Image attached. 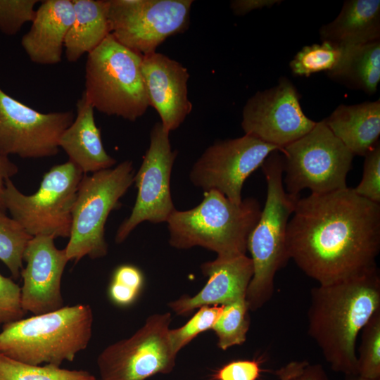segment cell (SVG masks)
Instances as JSON below:
<instances>
[{"mask_svg":"<svg viewBox=\"0 0 380 380\" xmlns=\"http://www.w3.org/2000/svg\"><path fill=\"white\" fill-rule=\"evenodd\" d=\"M380 310V273L377 267L310 291L308 334L330 368L357 374L356 341L372 315Z\"/></svg>","mask_w":380,"mask_h":380,"instance_id":"7a4b0ae2","label":"cell"},{"mask_svg":"<svg viewBox=\"0 0 380 380\" xmlns=\"http://www.w3.org/2000/svg\"><path fill=\"white\" fill-rule=\"evenodd\" d=\"M279 152L271 153L261 165L267 185V198L247 242L253 274L245 298L252 311L260 309L271 299L275 275L289 260L286 229L300 197L285 190L283 156Z\"/></svg>","mask_w":380,"mask_h":380,"instance_id":"277c9868","label":"cell"},{"mask_svg":"<svg viewBox=\"0 0 380 380\" xmlns=\"http://www.w3.org/2000/svg\"><path fill=\"white\" fill-rule=\"evenodd\" d=\"M0 380H96L85 370H70L51 365H33L0 353Z\"/></svg>","mask_w":380,"mask_h":380,"instance_id":"d4e9b609","label":"cell"},{"mask_svg":"<svg viewBox=\"0 0 380 380\" xmlns=\"http://www.w3.org/2000/svg\"><path fill=\"white\" fill-rule=\"evenodd\" d=\"M248 311L245 297L223 305L222 312L212 329L220 349L225 350L246 341L250 326Z\"/></svg>","mask_w":380,"mask_h":380,"instance_id":"4316f807","label":"cell"},{"mask_svg":"<svg viewBox=\"0 0 380 380\" xmlns=\"http://www.w3.org/2000/svg\"><path fill=\"white\" fill-rule=\"evenodd\" d=\"M345 376H346L345 380H372V379L362 378L357 374V375H346ZM375 380H380V379H375Z\"/></svg>","mask_w":380,"mask_h":380,"instance_id":"ab89813d","label":"cell"},{"mask_svg":"<svg viewBox=\"0 0 380 380\" xmlns=\"http://www.w3.org/2000/svg\"><path fill=\"white\" fill-rule=\"evenodd\" d=\"M134 170L131 160L84 175L72 212L69 241L64 248L69 260L77 262L87 255L101 258L108 253L105 224L110 212L134 183Z\"/></svg>","mask_w":380,"mask_h":380,"instance_id":"52a82bcc","label":"cell"},{"mask_svg":"<svg viewBox=\"0 0 380 380\" xmlns=\"http://www.w3.org/2000/svg\"><path fill=\"white\" fill-rule=\"evenodd\" d=\"M74 20L66 34L64 48L69 62L89 54L110 34L106 0H72Z\"/></svg>","mask_w":380,"mask_h":380,"instance_id":"603a6c76","label":"cell"},{"mask_svg":"<svg viewBox=\"0 0 380 380\" xmlns=\"http://www.w3.org/2000/svg\"><path fill=\"white\" fill-rule=\"evenodd\" d=\"M261 210L255 198L236 203L217 191H205L196 207L172 213L167 222L169 243L177 249L201 246L221 258L244 255Z\"/></svg>","mask_w":380,"mask_h":380,"instance_id":"3957f363","label":"cell"},{"mask_svg":"<svg viewBox=\"0 0 380 380\" xmlns=\"http://www.w3.org/2000/svg\"><path fill=\"white\" fill-rule=\"evenodd\" d=\"M320 39L341 46H350L380 39V1L348 0L331 23L319 30Z\"/></svg>","mask_w":380,"mask_h":380,"instance_id":"7402d4cb","label":"cell"},{"mask_svg":"<svg viewBox=\"0 0 380 380\" xmlns=\"http://www.w3.org/2000/svg\"><path fill=\"white\" fill-rule=\"evenodd\" d=\"M5 212L0 210V260L17 279L23 268L24 252L33 236Z\"/></svg>","mask_w":380,"mask_h":380,"instance_id":"83f0119b","label":"cell"},{"mask_svg":"<svg viewBox=\"0 0 380 380\" xmlns=\"http://www.w3.org/2000/svg\"><path fill=\"white\" fill-rule=\"evenodd\" d=\"M290 380H330L323 366L320 364H308Z\"/></svg>","mask_w":380,"mask_h":380,"instance_id":"74e56055","label":"cell"},{"mask_svg":"<svg viewBox=\"0 0 380 380\" xmlns=\"http://www.w3.org/2000/svg\"><path fill=\"white\" fill-rule=\"evenodd\" d=\"M141 72L149 101L158 113L163 128L177 129L192 110L188 97V70L165 54L142 56Z\"/></svg>","mask_w":380,"mask_h":380,"instance_id":"e0dca14e","label":"cell"},{"mask_svg":"<svg viewBox=\"0 0 380 380\" xmlns=\"http://www.w3.org/2000/svg\"><path fill=\"white\" fill-rule=\"evenodd\" d=\"M18 171V166L8 156L0 153V210L6 211L4 203L5 183Z\"/></svg>","mask_w":380,"mask_h":380,"instance_id":"8d00e7d4","label":"cell"},{"mask_svg":"<svg viewBox=\"0 0 380 380\" xmlns=\"http://www.w3.org/2000/svg\"><path fill=\"white\" fill-rule=\"evenodd\" d=\"M37 0H0V30L6 35L17 34L34 18Z\"/></svg>","mask_w":380,"mask_h":380,"instance_id":"1f68e13d","label":"cell"},{"mask_svg":"<svg viewBox=\"0 0 380 380\" xmlns=\"http://www.w3.org/2000/svg\"><path fill=\"white\" fill-rule=\"evenodd\" d=\"M94 109L84 94L76 104V117L60 137L59 148L84 175L113 167L116 160L106 151L96 126Z\"/></svg>","mask_w":380,"mask_h":380,"instance_id":"ffe728a7","label":"cell"},{"mask_svg":"<svg viewBox=\"0 0 380 380\" xmlns=\"http://www.w3.org/2000/svg\"><path fill=\"white\" fill-rule=\"evenodd\" d=\"M281 0H234L230 3V8L236 15H243L252 11L281 3Z\"/></svg>","mask_w":380,"mask_h":380,"instance_id":"d590c367","label":"cell"},{"mask_svg":"<svg viewBox=\"0 0 380 380\" xmlns=\"http://www.w3.org/2000/svg\"><path fill=\"white\" fill-rule=\"evenodd\" d=\"M279 147L252 136L217 141L208 147L189 173L191 182L205 191L215 190L240 203L245 180Z\"/></svg>","mask_w":380,"mask_h":380,"instance_id":"7c38bea8","label":"cell"},{"mask_svg":"<svg viewBox=\"0 0 380 380\" xmlns=\"http://www.w3.org/2000/svg\"><path fill=\"white\" fill-rule=\"evenodd\" d=\"M208 281L195 296H183L168 304L177 315H187L202 306L224 305L246 293L253 274V262L246 255L232 258H216L201 265Z\"/></svg>","mask_w":380,"mask_h":380,"instance_id":"ac0fdd59","label":"cell"},{"mask_svg":"<svg viewBox=\"0 0 380 380\" xmlns=\"http://www.w3.org/2000/svg\"><path fill=\"white\" fill-rule=\"evenodd\" d=\"M315 124L303 113L299 93L285 77L277 85L256 92L242 111L241 127L245 134L282 150L307 134Z\"/></svg>","mask_w":380,"mask_h":380,"instance_id":"9a60e30c","label":"cell"},{"mask_svg":"<svg viewBox=\"0 0 380 380\" xmlns=\"http://www.w3.org/2000/svg\"><path fill=\"white\" fill-rule=\"evenodd\" d=\"M23 261L26 262L20 273L23 310L39 315L63 308L61 283L69 261L65 249H58L51 236H36L29 241Z\"/></svg>","mask_w":380,"mask_h":380,"instance_id":"2e32d148","label":"cell"},{"mask_svg":"<svg viewBox=\"0 0 380 380\" xmlns=\"http://www.w3.org/2000/svg\"><path fill=\"white\" fill-rule=\"evenodd\" d=\"M346 49L327 42L305 46L295 55L289 66L297 76L308 77L323 71L328 74L338 68Z\"/></svg>","mask_w":380,"mask_h":380,"instance_id":"484cf974","label":"cell"},{"mask_svg":"<svg viewBox=\"0 0 380 380\" xmlns=\"http://www.w3.org/2000/svg\"><path fill=\"white\" fill-rule=\"evenodd\" d=\"M171 313H155L132 336L104 348L97 358L101 380H145L168 374L177 353L170 338Z\"/></svg>","mask_w":380,"mask_h":380,"instance_id":"8fae6325","label":"cell"},{"mask_svg":"<svg viewBox=\"0 0 380 380\" xmlns=\"http://www.w3.org/2000/svg\"><path fill=\"white\" fill-rule=\"evenodd\" d=\"M281 155L288 194L299 196L302 190L309 189L311 194H322L347 187L354 155L324 120L285 146Z\"/></svg>","mask_w":380,"mask_h":380,"instance_id":"9c48e42d","label":"cell"},{"mask_svg":"<svg viewBox=\"0 0 380 380\" xmlns=\"http://www.w3.org/2000/svg\"><path fill=\"white\" fill-rule=\"evenodd\" d=\"M84 174L72 162L53 166L37 191L25 195L11 179L5 183L4 203L12 217L31 236L70 237L72 212Z\"/></svg>","mask_w":380,"mask_h":380,"instance_id":"ba28073f","label":"cell"},{"mask_svg":"<svg viewBox=\"0 0 380 380\" xmlns=\"http://www.w3.org/2000/svg\"><path fill=\"white\" fill-rule=\"evenodd\" d=\"M169 134L160 122L150 133V144L134 182L137 196L130 215L118 227L115 241L122 243L144 221L167 222L176 210L170 192V177L177 151L171 147Z\"/></svg>","mask_w":380,"mask_h":380,"instance_id":"4fadbf2b","label":"cell"},{"mask_svg":"<svg viewBox=\"0 0 380 380\" xmlns=\"http://www.w3.org/2000/svg\"><path fill=\"white\" fill-rule=\"evenodd\" d=\"M362 178L353 189L358 196L380 204V144L379 141L365 156Z\"/></svg>","mask_w":380,"mask_h":380,"instance_id":"d6a6232c","label":"cell"},{"mask_svg":"<svg viewBox=\"0 0 380 380\" xmlns=\"http://www.w3.org/2000/svg\"><path fill=\"white\" fill-rule=\"evenodd\" d=\"M74 16L72 0L41 1L29 31L21 39L32 62L50 65L61 61L65 39Z\"/></svg>","mask_w":380,"mask_h":380,"instance_id":"d6986e66","label":"cell"},{"mask_svg":"<svg viewBox=\"0 0 380 380\" xmlns=\"http://www.w3.org/2000/svg\"><path fill=\"white\" fill-rule=\"evenodd\" d=\"M308 364V361L294 360L289 362L280 369L275 371V374L279 380H290L299 374Z\"/></svg>","mask_w":380,"mask_h":380,"instance_id":"f35d334b","label":"cell"},{"mask_svg":"<svg viewBox=\"0 0 380 380\" xmlns=\"http://www.w3.org/2000/svg\"><path fill=\"white\" fill-rule=\"evenodd\" d=\"M21 288L0 273V327L23 319Z\"/></svg>","mask_w":380,"mask_h":380,"instance_id":"836d02e7","label":"cell"},{"mask_svg":"<svg viewBox=\"0 0 380 380\" xmlns=\"http://www.w3.org/2000/svg\"><path fill=\"white\" fill-rule=\"evenodd\" d=\"M327 75L350 88L374 94L380 81V41L346 46L341 63Z\"/></svg>","mask_w":380,"mask_h":380,"instance_id":"cb8c5ba5","label":"cell"},{"mask_svg":"<svg viewBox=\"0 0 380 380\" xmlns=\"http://www.w3.org/2000/svg\"><path fill=\"white\" fill-rule=\"evenodd\" d=\"M286 229L290 259L319 285L376 267L380 251V204L352 188L299 198Z\"/></svg>","mask_w":380,"mask_h":380,"instance_id":"6da1fadb","label":"cell"},{"mask_svg":"<svg viewBox=\"0 0 380 380\" xmlns=\"http://www.w3.org/2000/svg\"><path fill=\"white\" fill-rule=\"evenodd\" d=\"M324 120L354 156H365L379 142L380 100L341 104Z\"/></svg>","mask_w":380,"mask_h":380,"instance_id":"44dd1931","label":"cell"},{"mask_svg":"<svg viewBox=\"0 0 380 380\" xmlns=\"http://www.w3.org/2000/svg\"><path fill=\"white\" fill-rule=\"evenodd\" d=\"M74 119L72 110L39 112L0 87V153L23 158L54 156L61 135Z\"/></svg>","mask_w":380,"mask_h":380,"instance_id":"5bb4252c","label":"cell"},{"mask_svg":"<svg viewBox=\"0 0 380 380\" xmlns=\"http://www.w3.org/2000/svg\"><path fill=\"white\" fill-rule=\"evenodd\" d=\"M360 332L357 375L367 379H380V310L372 315Z\"/></svg>","mask_w":380,"mask_h":380,"instance_id":"f1b7e54d","label":"cell"},{"mask_svg":"<svg viewBox=\"0 0 380 380\" xmlns=\"http://www.w3.org/2000/svg\"><path fill=\"white\" fill-rule=\"evenodd\" d=\"M223 310V305L202 306L183 326L170 329L169 338L175 353L199 334L212 329Z\"/></svg>","mask_w":380,"mask_h":380,"instance_id":"4dcf8cb0","label":"cell"},{"mask_svg":"<svg viewBox=\"0 0 380 380\" xmlns=\"http://www.w3.org/2000/svg\"><path fill=\"white\" fill-rule=\"evenodd\" d=\"M144 282V275L140 269L130 264L121 265L112 274L108 290V297L118 306H129L138 298Z\"/></svg>","mask_w":380,"mask_h":380,"instance_id":"f546056e","label":"cell"},{"mask_svg":"<svg viewBox=\"0 0 380 380\" xmlns=\"http://www.w3.org/2000/svg\"><path fill=\"white\" fill-rule=\"evenodd\" d=\"M256 360H240L222 367L214 375L215 380H257L261 372Z\"/></svg>","mask_w":380,"mask_h":380,"instance_id":"e575fe53","label":"cell"},{"mask_svg":"<svg viewBox=\"0 0 380 380\" xmlns=\"http://www.w3.org/2000/svg\"><path fill=\"white\" fill-rule=\"evenodd\" d=\"M141 55L110 34L87 54L83 94L94 110L131 122L150 106L141 72Z\"/></svg>","mask_w":380,"mask_h":380,"instance_id":"8992f818","label":"cell"},{"mask_svg":"<svg viewBox=\"0 0 380 380\" xmlns=\"http://www.w3.org/2000/svg\"><path fill=\"white\" fill-rule=\"evenodd\" d=\"M92 324V310L85 304L9 322L0 332V353L30 365L60 367L87 348Z\"/></svg>","mask_w":380,"mask_h":380,"instance_id":"5b68a950","label":"cell"},{"mask_svg":"<svg viewBox=\"0 0 380 380\" xmlns=\"http://www.w3.org/2000/svg\"><path fill=\"white\" fill-rule=\"evenodd\" d=\"M191 0H106L110 34L145 56L189 27Z\"/></svg>","mask_w":380,"mask_h":380,"instance_id":"30bf717a","label":"cell"}]
</instances>
